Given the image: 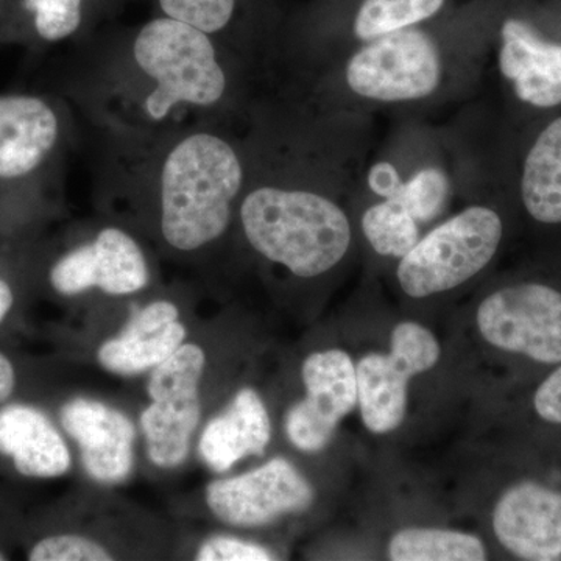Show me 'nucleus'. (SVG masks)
<instances>
[{"mask_svg":"<svg viewBox=\"0 0 561 561\" xmlns=\"http://www.w3.org/2000/svg\"><path fill=\"white\" fill-rule=\"evenodd\" d=\"M54 91L91 131L142 136L249 127L261 80L208 33L158 14L72 50Z\"/></svg>","mask_w":561,"mask_h":561,"instance_id":"nucleus-1","label":"nucleus"},{"mask_svg":"<svg viewBox=\"0 0 561 561\" xmlns=\"http://www.w3.org/2000/svg\"><path fill=\"white\" fill-rule=\"evenodd\" d=\"M250 127L203 125L160 135L91 131L92 181L106 208L151 227L165 249L202 253L224 241L251 171Z\"/></svg>","mask_w":561,"mask_h":561,"instance_id":"nucleus-2","label":"nucleus"},{"mask_svg":"<svg viewBox=\"0 0 561 561\" xmlns=\"http://www.w3.org/2000/svg\"><path fill=\"white\" fill-rule=\"evenodd\" d=\"M501 130L513 133L561 110V0H490Z\"/></svg>","mask_w":561,"mask_h":561,"instance_id":"nucleus-3","label":"nucleus"},{"mask_svg":"<svg viewBox=\"0 0 561 561\" xmlns=\"http://www.w3.org/2000/svg\"><path fill=\"white\" fill-rule=\"evenodd\" d=\"M77 140L76 110L60 92H0V214L49 208Z\"/></svg>","mask_w":561,"mask_h":561,"instance_id":"nucleus-4","label":"nucleus"},{"mask_svg":"<svg viewBox=\"0 0 561 561\" xmlns=\"http://www.w3.org/2000/svg\"><path fill=\"white\" fill-rule=\"evenodd\" d=\"M504 239V219L490 205H471L421 238L398 264L404 294L426 298L456 289L489 267Z\"/></svg>","mask_w":561,"mask_h":561,"instance_id":"nucleus-5","label":"nucleus"},{"mask_svg":"<svg viewBox=\"0 0 561 561\" xmlns=\"http://www.w3.org/2000/svg\"><path fill=\"white\" fill-rule=\"evenodd\" d=\"M448 7L449 0H327L301 24L280 28L278 49L305 54L350 49L437 20Z\"/></svg>","mask_w":561,"mask_h":561,"instance_id":"nucleus-6","label":"nucleus"},{"mask_svg":"<svg viewBox=\"0 0 561 561\" xmlns=\"http://www.w3.org/2000/svg\"><path fill=\"white\" fill-rule=\"evenodd\" d=\"M205 351L183 343L151 371V404L140 415L150 460L157 467L175 468L190 454L191 440L202 419L201 381Z\"/></svg>","mask_w":561,"mask_h":561,"instance_id":"nucleus-7","label":"nucleus"},{"mask_svg":"<svg viewBox=\"0 0 561 561\" xmlns=\"http://www.w3.org/2000/svg\"><path fill=\"white\" fill-rule=\"evenodd\" d=\"M497 175L524 216L542 228H561V110L502 133Z\"/></svg>","mask_w":561,"mask_h":561,"instance_id":"nucleus-8","label":"nucleus"},{"mask_svg":"<svg viewBox=\"0 0 561 561\" xmlns=\"http://www.w3.org/2000/svg\"><path fill=\"white\" fill-rule=\"evenodd\" d=\"M151 279L149 256L128 228L108 224L95 228L57 254L47 268V283L62 297L101 290L111 297H128L146 289Z\"/></svg>","mask_w":561,"mask_h":561,"instance_id":"nucleus-9","label":"nucleus"},{"mask_svg":"<svg viewBox=\"0 0 561 561\" xmlns=\"http://www.w3.org/2000/svg\"><path fill=\"white\" fill-rule=\"evenodd\" d=\"M440 359V345L427 328L413 321L398 324L391 353L368 354L357 364V402L373 434H389L404 421L408 386L413 376L430 371Z\"/></svg>","mask_w":561,"mask_h":561,"instance_id":"nucleus-10","label":"nucleus"},{"mask_svg":"<svg viewBox=\"0 0 561 561\" xmlns=\"http://www.w3.org/2000/svg\"><path fill=\"white\" fill-rule=\"evenodd\" d=\"M482 337L496 348L541 364L561 362V291L519 283L493 291L478 309Z\"/></svg>","mask_w":561,"mask_h":561,"instance_id":"nucleus-11","label":"nucleus"},{"mask_svg":"<svg viewBox=\"0 0 561 561\" xmlns=\"http://www.w3.org/2000/svg\"><path fill=\"white\" fill-rule=\"evenodd\" d=\"M301 376L306 398L287 412L284 427L295 448L317 453L357 404V373L345 351L330 350L311 354Z\"/></svg>","mask_w":561,"mask_h":561,"instance_id":"nucleus-12","label":"nucleus"},{"mask_svg":"<svg viewBox=\"0 0 561 561\" xmlns=\"http://www.w3.org/2000/svg\"><path fill=\"white\" fill-rule=\"evenodd\" d=\"M313 501L311 483L286 459H272L256 470L210 483L208 507L221 522L260 527L287 513L305 511Z\"/></svg>","mask_w":561,"mask_h":561,"instance_id":"nucleus-13","label":"nucleus"},{"mask_svg":"<svg viewBox=\"0 0 561 561\" xmlns=\"http://www.w3.org/2000/svg\"><path fill=\"white\" fill-rule=\"evenodd\" d=\"M162 16L208 33L264 77L280 28L257 14L251 0H157Z\"/></svg>","mask_w":561,"mask_h":561,"instance_id":"nucleus-14","label":"nucleus"},{"mask_svg":"<svg viewBox=\"0 0 561 561\" xmlns=\"http://www.w3.org/2000/svg\"><path fill=\"white\" fill-rule=\"evenodd\" d=\"M493 529L501 545L519 559H559L561 493L535 482L512 486L494 507Z\"/></svg>","mask_w":561,"mask_h":561,"instance_id":"nucleus-15","label":"nucleus"},{"mask_svg":"<svg viewBox=\"0 0 561 561\" xmlns=\"http://www.w3.org/2000/svg\"><path fill=\"white\" fill-rule=\"evenodd\" d=\"M61 424L79 445L84 470L95 481L119 483L133 470L135 426L103 402L76 398L61 409Z\"/></svg>","mask_w":561,"mask_h":561,"instance_id":"nucleus-16","label":"nucleus"},{"mask_svg":"<svg viewBox=\"0 0 561 561\" xmlns=\"http://www.w3.org/2000/svg\"><path fill=\"white\" fill-rule=\"evenodd\" d=\"M175 302L151 301L139 309L117 337L103 343L98 359L105 370L135 376L153 370L186 341Z\"/></svg>","mask_w":561,"mask_h":561,"instance_id":"nucleus-17","label":"nucleus"},{"mask_svg":"<svg viewBox=\"0 0 561 561\" xmlns=\"http://www.w3.org/2000/svg\"><path fill=\"white\" fill-rule=\"evenodd\" d=\"M0 454L10 457L25 478H60L70 468L65 438L32 405L11 404L0 409Z\"/></svg>","mask_w":561,"mask_h":561,"instance_id":"nucleus-18","label":"nucleus"},{"mask_svg":"<svg viewBox=\"0 0 561 561\" xmlns=\"http://www.w3.org/2000/svg\"><path fill=\"white\" fill-rule=\"evenodd\" d=\"M267 409L253 389H242L203 431L198 451L210 470L230 471L247 456H262L271 443Z\"/></svg>","mask_w":561,"mask_h":561,"instance_id":"nucleus-19","label":"nucleus"},{"mask_svg":"<svg viewBox=\"0 0 561 561\" xmlns=\"http://www.w3.org/2000/svg\"><path fill=\"white\" fill-rule=\"evenodd\" d=\"M90 0H14L0 35V47L20 46L32 57L80 43Z\"/></svg>","mask_w":561,"mask_h":561,"instance_id":"nucleus-20","label":"nucleus"},{"mask_svg":"<svg viewBox=\"0 0 561 561\" xmlns=\"http://www.w3.org/2000/svg\"><path fill=\"white\" fill-rule=\"evenodd\" d=\"M367 181L373 194L401 202L420 225L440 217L451 201L453 179L448 165L432 158L411 165L378 162L368 172Z\"/></svg>","mask_w":561,"mask_h":561,"instance_id":"nucleus-21","label":"nucleus"},{"mask_svg":"<svg viewBox=\"0 0 561 561\" xmlns=\"http://www.w3.org/2000/svg\"><path fill=\"white\" fill-rule=\"evenodd\" d=\"M389 556L394 561H482L485 548L479 538L461 531L405 529L391 538Z\"/></svg>","mask_w":561,"mask_h":561,"instance_id":"nucleus-22","label":"nucleus"},{"mask_svg":"<svg viewBox=\"0 0 561 561\" xmlns=\"http://www.w3.org/2000/svg\"><path fill=\"white\" fill-rule=\"evenodd\" d=\"M362 232L379 256L401 260L420 241V224L401 202L381 198L365 209Z\"/></svg>","mask_w":561,"mask_h":561,"instance_id":"nucleus-23","label":"nucleus"},{"mask_svg":"<svg viewBox=\"0 0 561 561\" xmlns=\"http://www.w3.org/2000/svg\"><path fill=\"white\" fill-rule=\"evenodd\" d=\"M111 553L80 535H54L33 546L28 560L32 561H108Z\"/></svg>","mask_w":561,"mask_h":561,"instance_id":"nucleus-24","label":"nucleus"},{"mask_svg":"<svg viewBox=\"0 0 561 561\" xmlns=\"http://www.w3.org/2000/svg\"><path fill=\"white\" fill-rule=\"evenodd\" d=\"M273 553L254 542L239 540L234 537H214L206 540L198 549V561H268Z\"/></svg>","mask_w":561,"mask_h":561,"instance_id":"nucleus-25","label":"nucleus"},{"mask_svg":"<svg viewBox=\"0 0 561 561\" xmlns=\"http://www.w3.org/2000/svg\"><path fill=\"white\" fill-rule=\"evenodd\" d=\"M535 411L549 423L561 424V367L535 393Z\"/></svg>","mask_w":561,"mask_h":561,"instance_id":"nucleus-26","label":"nucleus"},{"mask_svg":"<svg viewBox=\"0 0 561 561\" xmlns=\"http://www.w3.org/2000/svg\"><path fill=\"white\" fill-rule=\"evenodd\" d=\"M14 386H16V373H14L13 364L0 353V404L9 400Z\"/></svg>","mask_w":561,"mask_h":561,"instance_id":"nucleus-27","label":"nucleus"},{"mask_svg":"<svg viewBox=\"0 0 561 561\" xmlns=\"http://www.w3.org/2000/svg\"><path fill=\"white\" fill-rule=\"evenodd\" d=\"M14 305V289L7 276L0 275V323L5 320Z\"/></svg>","mask_w":561,"mask_h":561,"instance_id":"nucleus-28","label":"nucleus"},{"mask_svg":"<svg viewBox=\"0 0 561 561\" xmlns=\"http://www.w3.org/2000/svg\"><path fill=\"white\" fill-rule=\"evenodd\" d=\"M14 0H0V35H2L3 25H5L7 16Z\"/></svg>","mask_w":561,"mask_h":561,"instance_id":"nucleus-29","label":"nucleus"},{"mask_svg":"<svg viewBox=\"0 0 561 561\" xmlns=\"http://www.w3.org/2000/svg\"><path fill=\"white\" fill-rule=\"evenodd\" d=\"M5 560V557H3V553L0 552V561Z\"/></svg>","mask_w":561,"mask_h":561,"instance_id":"nucleus-30","label":"nucleus"}]
</instances>
